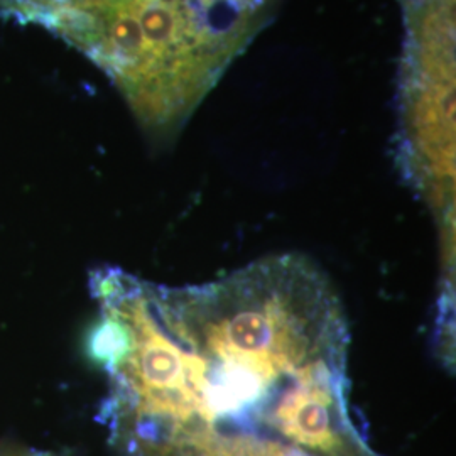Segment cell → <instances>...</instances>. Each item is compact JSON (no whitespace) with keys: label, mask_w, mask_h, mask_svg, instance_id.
I'll use <instances>...</instances> for the list:
<instances>
[{"label":"cell","mask_w":456,"mask_h":456,"mask_svg":"<svg viewBox=\"0 0 456 456\" xmlns=\"http://www.w3.org/2000/svg\"><path fill=\"white\" fill-rule=\"evenodd\" d=\"M404 152L411 180L436 208L443 230L453 227V20H409Z\"/></svg>","instance_id":"7a4b0ae2"},{"label":"cell","mask_w":456,"mask_h":456,"mask_svg":"<svg viewBox=\"0 0 456 456\" xmlns=\"http://www.w3.org/2000/svg\"><path fill=\"white\" fill-rule=\"evenodd\" d=\"M281 0H11L100 66L167 141L273 20Z\"/></svg>","instance_id":"6da1fadb"}]
</instances>
